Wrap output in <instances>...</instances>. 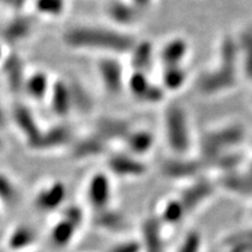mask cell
<instances>
[{
  "mask_svg": "<svg viewBox=\"0 0 252 252\" xmlns=\"http://www.w3.org/2000/svg\"><path fill=\"white\" fill-rule=\"evenodd\" d=\"M94 133L105 140L106 143L115 139H126L131 132V127L127 123L122 119L104 117L97 121L94 126Z\"/></svg>",
  "mask_w": 252,
  "mask_h": 252,
  "instance_id": "5bb4252c",
  "label": "cell"
},
{
  "mask_svg": "<svg viewBox=\"0 0 252 252\" xmlns=\"http://www.w3.org/2000/svg\"><path fill=\"white\" fill-rule=\"evenodd\" d=\"M105 140L98 137L96 133L87 135L82 139L74 141L71 147V157L76 160H87L102 154L106 149Z\"/></svg>",
  "mask_w": 252,
  "mask_h": 252,
  "instance_id": "9a60e30c",
  "label": "cell"
},
{
  "mask_svg": "<svg viewBox=\"0 0 252 252\" xmlns=\"http://www.w3.org/2000/svg\"><path fill=\"white\" fill-rule=\"evenodd\" d=\"M62 39L70 48L93 50L105 54L131 53L137 43L134 37L124 31L93 25L70 27L64 32Z\"/></svg>",
  "mask_w": 252,
  "mask_h": 252,
  "instance_id": "6da1fadb",
  "label": "cell"
},
{
  "mask_svg": "<svg viewBox=\"0 0 252 252\" xmlns=\"http://www.w3.org/2000/svg\"><path fill=\"white\" fill-rule=\"evenodd\" d=\"M128 87L132 94L147 102H159L163 97L162 91L150 83L145 72L135 71L128 81Z\"/></svg>",
  "mask_w": 252,
  "mask_h": 252,
  "instance_id": "ac0fdd59",
  "label": "cell"
},
{
  "mask_svg": "<svg viewBox=\"0 0 252 252\" xmlns=\"http://www.w3.org/2000/svg\"><path fill=\"white\" fill-rule=\"evenodd\" d=\"M6 125H7V116H6L2 106L0 105V130L5 128Z\"/></svg>",
  "mask_w": 252,
  "mask_h": 252,
  "instance_id": "f35d334b",
  "label": "cell"
},
{
  "mask_svg": "<svg viewBox=\"0 0 252 252\" xmlns=\"http://www.w3.org/2000/svg\"><path fill=\"white\" fill-rule=\"evenodd\" d=\"M37 13L45 17L58 18L64 13L67 0H35L34 1Z\"/></svg>",
  "mask_w": 252,
  "mask_h": 252,
  "instance_id": "f1b7e54d",
  "label": "cell"
},
{
  "mask_svg": "<svg viewBox=\"0 0 252 252\" xmlns=\"http://www.w3.org/2000/svg\"><path fill=\"white\" fill-rule=\"evenodd\" d=\"M237 43L239 55L242 54L243 60L245 75L252 81V26L245 28L241 34V41Z\"/></svg>",
  "mask_w": 252,
  "mask_h": 252,
  "instance_id": "4316f807",
  "label": "cell"
},
{
  "mask_svg": "<svg viewBox=\"0 0 252 252\" xmlns=\"http://www.w3.org/2000/svg\"><path fill=\"white\" fill-rule=\"evenodd\" d=\"M97 72L100 83L110 94H119L124 87L123 68L115 58H103L97 63Z\"/></svg>",
  "mask_w": 252,
  "mask_h": 252,
  "instance_id": "ba28073f",
  "label": "cell"
},
{
  "mask_svg": "<svg viewBox=\"0 0 252 252\" xmlns=\"http://www.w3.org/2000/svg\"><path fill=\"white\" fill-rule=\"evenodd\" d=\"M185 214L187 213H186L185 208L181 204L180 201H171V202L166 206L165 210H163V220L168 223L180 222L182 217L185 216Z\"/></svg>",
  "mask_w": 252,
  "mask_h": 252,
  "instance_id": "836d02e7",
  "label": "cell"
},
{
  "mask_svg": "<svg viewBox=\"0 0 252 252\" xmlns=\"http://www.w3.org/2000/svg\"><path fill=\"white\" fill-rule=\"evenodd\" d=\"M11 118L13 124L18 128L21 135L25 138L28 147L33 146L41 134L42 128L40 127L37 119L33 111L28 108L26 104L17 103L12 108Z\"/></svg>",
  "mask_w": 252,
  "mask_h": 252,
  "instance_id": "8992f818",
  "label": "cell"
},
{
  "mask_svg": "<svg viewBox=\"0 0 252 252\" xmlns=\"http://www.w3.org/2000/svg\"><path fill=\"white\" fill-rule=\"evenodd\" d=\"M74 139L72 128L67 124H55L41 131L35 144L31 147L34 151H53L70 145Z\"/></svg>",
  "mask_w": 252,
  "mask_h": 252,
  "instance_id": "52a82bcc",
  "label": "cell"
},
{
  "mask_svg": "<svg viewBox=\"0 0 252 252\" xmlns=\"http://www.w3.org/2000/svg\"><path fill=\"white\" fill-rule=\"evenodd\" d=\"M0 67H1L2 75H4L8 90L14 94H23L27 74L21 55L12 50L7 55H5L2 62L0 63Z\"/></svg>",
  "mask_w": 252,
  "mask_h": 252,
  "instance_id": "5b68a950",
  "label": "cell"
},
{
  "mask_svg": "<svg viewBox=\"0 0 252 252\" xmlns=\"http://www.w3.org/2000/svg\"><path fill=\"white\" fill-rule=\"evenodd\" d=\"M140 244L138 242H125L123 244H118L113 247L109 252H139Z\"/></svg>",
  "mask_w": 252,
  "mask_h": 252,
  "instance_id": "8d00e7d4",
  "label": "cell"
},
{
  "mask_svg": "<svg viewBox=\"0 0 252 252\" xmlns=\"http://www.w3.org/2000/svg\"><path fill=\"white\" fill-rule=\"evenodd\" d=\"M236 68L220 63L217 69L204 72L198 80V89L204 94H215L235 87Z\"/></svg>",
  "mask_w": 252,
  "mask_h": 252,
  "instance_id": "277c9868",
  "label": "cell"
},
{
  "mask_svg": "<svg viewBox=\"0 0 252 252\" xmlns=\"http://www.w3.org/2000/svg\"><path fill=\"white\" fill-rule=\"evenodd\" d=\"M244 138V130L239 126H230L223 130H219L212 133H208L203 139L204 156L212 160L214 158L223 154L231 146L241 143Z\"/></svg>",
  "mask_w": 252,
  "mask_h": 252,
  "instance_id": "3957f363",
  "label": "cell"
},
{
  "mask_svg": "<svg viewBox=\"0 0 252 252\" xmlns=\"http://www.w3.org/2000/svg\"><path fill=\"white\" fill-rule=\"evenodd\" d=\"M2 149H4V143H2V139L0 138V152H1Z\"/></svg>",
  "mask_w": 252,
  "mask_h": 252,
  "instance_id": "60d3db41",
  "label": "cell"
},
{
  "mask_svg": "<svg viewBox=\"0 0 252 252\" xmlns=\"http://www.w3.org/2000/svg\"><path fill=\"white\" fill-rule=\"evenodd\" d=\"M125 141L132 152L135 154H144L152 149L154 139L153 135L147 131H131Z\"/></svg>",
  "mask_w": 252,
  "mask_h": 252,
  "instance_id": "484cf974",
  "label": "cell"
},
{
  "mask_svg": "<svg viewBox=\"0 0 252 252\" xmlns=\"http://www.w3.org/2000/svg\"><path fill=\"white\" fill-rule=\"evenodd\" d=\"M187 49V45L181 39L173 40L167 43L161 52V59L165 63V67H178L179 63L185 58Z\"/></svg>",
  "mask_w": 252,
  "mask_h": 252,
  "instance_id": "603a6c76",
  "label": "cell"
},
{
  "mask_svg": "<svg viewBox=\"0 0 252 252\" xmlns=\"http://www.w3.org/2000/svg\"><path fill=\"white\" fill-rule=\"evenodd\" d=\"M87 194L91 207L98 212L106 209L111 197V185L108 176L103 173H97L91 176Z\"/></svg>",
  "mask_w": 252,
  "mask_h": 252,
  "instance_id": "7c38bea8",
  "label": "cell"
},
{
  "mask_svg": "<svg viewBox=\"0 0 252 252\" xmlns=\"http://www.w3.org/2000/svg\"><path fill=\"white\" fill-rule=\"evenodd\" d=\"M213 191V186L208 181H198L190 186L182 193L180 201L184 206L186 213L190 212L196 208L201 202H203Z\"/></svg>",
  "mask_w": 252,
  "mask_h": 252,
  "instance_id": "ffe728a7",
  "label": "cell"
},
{
  "mask_svg": "<svg viewBox=\"0 0 252 252\" xmlns=\"http://www.w3.org/2000/svg\"><path fill=\"white\" fill-rule=\"evenodd\" d=\"M33 21L26 15L12 18L0 30V41L2 45L17 46L28 40L33 33Z\"/></svg>",
  "mask_w": 252,
  "mask_h": 252,
  "instance_id": "9c48e42d",
  "label": "cell"
},
{
  "mask_svg": "<svg viewBox=\"0 0 252 252\" xmlns=\"http://www.w3.org/2000/svg\"><path fill=\"white\" fill-rule=\"evenodd\" d=\"M165 132L169 147L178 154H184L190 146V133L187 116L180 106L172 105L165 112Z\"/></svg>",
  "mask_w": 252,
  "mask_h": 252,
  "instance_id": "7a4b0ae2",
  "label": "cell"
},
{
  "mask_svg": "<svg viewBox=\"0 0 252 252\" xmlns=\"http://www.w3.org/2000/svg\"><path fill=\"white\" fill-rule=\"evenodd\" d=\"M67 196V187L62 181H54L41 188L34 197V206L40 212H53L63 204Z\"/></svg>",
  "mask_w": 252,
  "mask_h": 252,
  "instance_id": "30bf717a",
  "label": "cell"
},
{
  "mask_svg": "<svg viewBox=\"0 0 252 252\" xmlns=\"http://www.w3.org/2000/svg\"><path fill=\"white\" fill-rule=\"evenodd\" d=\"M18 197L19 191L14 181L8 175L0 173V201L4 203H13Z\"/></svg>",
  "mask_w": 252,
  "mask_h": 252,
  "instance_id": "1f68e13d",
  "label": "cell"
},
{
  "mask_svg": "<svg viewBox=\"0 0 252 252\" xmlns=\"http://www.w3.org/2000/svg\"><path fill=\"white\" fill-rule=\"evenodd\" d=\"M232 252H241V251H238V250H236V249H235V251H232Z\"/></svg>",
  "mask_w": 252,
  "mask_h": 252,
  "instance_id": "b9f144b4",
  "label": "cell"
},
{
  "mask_svg": "<svg viewBox=\"0 0 252 252\" xmlns=\"http://www.w3.org/2000/svg\"><path fill=\"white\" fill-rule=\"evenodd\" d=\"M48 100L52 112L56 117L65 118L71 112V98L67 81L58 78L52 82V87L48 94Z\"/></svg>",
  "mask_w": 252,
  "mask_h": 252,
  "instance_id": "8fae6325",
  "label": "cell"
},
{
  "mask_svg": "<svg viewBox=\"0 0 252 252\" xmlns=\"http://www.w3.org/2000/svg\"><path fill=\"white\" fill-rule=\"evenodd\" d=\"M223 185L231 191H236L238 194L252 195V175H229L224 179Z\"/></svg>",
  "mask_w": 252,
  "mask_h": 252,
  "instance_id": "4dcf8cb0",
  "label": "cell"
},
{
  "mask_svg": "<svg viewBox=\"0 0 252 252\" xmlns=\"http://www.w3.org/2000/svg\"><path fill=\"white\" fill-rule=\"evenodd\" d=\"M186 81V74L182 69L179 67H168L166 68L165 75H163V83L171 90L180 89L184 86Z\"/></svg>",
  "mask_w": 252,
  "mask_h": 252,
  "instance_id": "d6a6232c",
  "label": "cell"
},
{
  "mask_svg": "<svg viewBox=\"0 0 252 252\" xmlns=\"http://www.w3.org/2000/svg\"><path fill=\"white\" fill-rule=\"evenodd\" d=\"M251 175H252V167H251Z\"/></svg>",
  "mask_w": 252,
  "mask_h": 252,
  "instance_id": "7bdbcfd3",
  "label": "cell"
},
{
  "mask_svg": "<svg viewBox=\"0 0 252 252\" xmlns=\"http://www.w3.org/2000/svg\"><path fill=\"white\" fill-rule=\"evenodd\" d=\"M62 219L68 220L69 223H71L72 225H75L76 228H78L82 223H83V212L78 206H68L63 210V215Z\"/></svg>",
  "mask_w": 252,
  "mask_h": 252,
  "instance_id": "e575fe53",
  "label": "cell"
},
{
  "mask_svg": "<svg viewBox=\"0 0 252 252\" xmlns=\"http://www.w3.org/2000/svg\"><path fill=\"white\" fill-rule=\"evenodd\" d=\"M201 238L196 232H190L187 237L185 238L182 243L180 251L179 252H198L200 251Z\"/></svg>",
  "mask_w": 252,
  "mask_h": 252,
  "instance_id": "d590c367",
  "label": "cell"
},
{
  "mask_svg": "<svg viewBox=\"0 0 252 252\" xmlns=\"http://www.w3.org/2000/svg\"><path fill=\"white\" fill-rule=\"evenodd\" d=\"M26 1L27 0H0V4L14 9H20L24 7Z\"/></svg>",
  "mask_w": 252,
  "mask_h": 252,
  "instance_id": "74e56055",
  "label": "cell"
},
{
  "mask_svg": "<svg viewBox=\"0 0 252 252\" xmlns=\"http://www.w3.org/2000/svg\"><path fill=\"white\" fill-rule=\"evenodd\" d=\"M76 230V226L72 225L71 223L68 222V220L61 219V220H59V222L53 226L52 232H50V239H52L53 244H54L55 247L63 248L69 244V242L71 241L72 237H74Z\"/></svg>",
  "mask_w": 252,
  "mask_h": 252,
  "instance_id": "d4e9b609",
  "label": "cell"
},
{
  "mask_svg": "<svg viewBox=\"0 0 252 252\" xmlns=\"http://www.w3.org/2000/svg\"><path fill=\"white\" fill-rule=\"evenodd\" d=\"M52 82L46 71L36 70L27 75L23 93L26 94L31 99L41 102L48 98Z\"/></svg>",
  "mask_w": 252,
  "mask_h": 252,
  "instance_id": "2e32d148",
  "label": "cell"
},
{
  "mask_svg": "<svg viewBox=\"0 0 252 252\" xmlns=\"http://www.w3.org/2000/svg\"><path fill=\"white\" fill-rule=\"evenodd\" d=\"M144 242L146 252H165L160 236V226L156 220H149L144 224Z\"/></svg>",
  "mask_w": 252,
  "mask_h": 252,
  "instance_id": "cb8c5ba5",
  "label": "cell"
},
{
  "mask_svg": "<svg viewBox=\"0 0 252 252\" xmlns=\"http://www.w3.org/2000/svg\"><path fill=\"white\" fill-rule=\"evenodd\" d=\"M132 54V65H133L135 71L144 72L151 64L153 58V49L151 43L141 42L140 45L135 43L133 49L131 50Z\"/></svg>",
  "mask_w": 252,
  "mask_h": 252,
  "instance_id": "83f0119b",
  "label": "cell"
},
{
  "mask_svg": "<svg viewBox=\"0 0 252 252\" xmlns=\"http://www.w3.org/2000/svg\"><path fill=\"white\" fill-rule=\"evenodd\" d=\"M106 14L119 26H128L134 24L138 18V7L131 0H111L106 5Z\"/></svg>",
  "mask_w": 252,
  "mask_h": 252,
  "instance_id": "4fadbf2b",
  "label": "cell"
},
{
  "mask_svg": "<svg viewBox=\"0 0 252 252\" xmlns=\"http://www.w3.org/2000/svg\"><path fill=\"white\" fill-rule=\"evenodd\" d=\"M202 165L196 161L189 160H171L163 163L162 173L171 179H186L189 176H195L201 171Z\"/></svg>",
  "mask_w": 252,
  "mask_h": 252,
  "instance_id": "44dd1931",
  "label": "cell"
},
{
  "mask_svg": "<svg viewBox=\"0 0 252 252\" xmlns=\"http://www.w3.org/2000/svg\"><path fill=\"white\" fill-rule=\"evenodd\" d=\"M96 224L108 230H121L126 225V223L121 214L104 209L98 212V215L96 217Z\"/></svg>",
  "mask_w": 252,
  "mask_h": 252,
  "instance_id": "f546056e",
  "label": "cell"
},
{
  "mask_svg": "<svg viewBox=\"0 0 252 252\" xmlns=\"http://www.w3.org/2000/svg\"><path fill=\"white\" fill-rule=\"evenodd\" d=\"M108 167L119 176H140L146 172V166L140 160L125 154H115L108 160Z\"/></svg>",
  "mask_w": 252,
  "mask_h": 252,
  "instance_id": "e0dca14e",
  "label": "cell"
},
{
  "mask_svg": "<svg viewBox=\"0 0 252 252\" xmlns=\"http://www.w3.org/2000/svg\"><path fill=\"white\" fill-rule=\"evenodd\" d=\"M36 238V231L31 225L20 224L15 226L13 231L9 234L7 245L13 251L24 250L35 243Z\"/></svg>",
  "mask_w": 252,
  "mask_h": 252,
  "instance_id": "7402d4cb",
  "label": "cell"
},
{
  "mask_svg": "<svg viewBox=\"0 0 252 252\" xmlns=\"http://www.w3.org/2000/svg\"><path fill=\"white\" fill-rule=\"evenodd\" d=\"M5 50H4V45H2V42L0 41V63L2 62V60L5 58Z\"/></svg>",
  "mask_w": 252,
  "mask_h": 252,
  "instance_id": "ab89813d",
  "label": "cell"
},
{
  "mask_svg": "<svg viewBox=\"0 0 252 252\" xmlns=\"http://www.w3.org/2000/svg\"><path fill=\"white\" fill-rule=\"evenodd\" d=\"M65 81L70 93L72 110H76L82 115L89 113L94 108V100L87 88L75 77H69Z\"/></svg>",
  "mask_w": 252,
  "mask_h": 252,
  "instance_id": "d6986e66",
  "label": "cell"
}]
</instances>
